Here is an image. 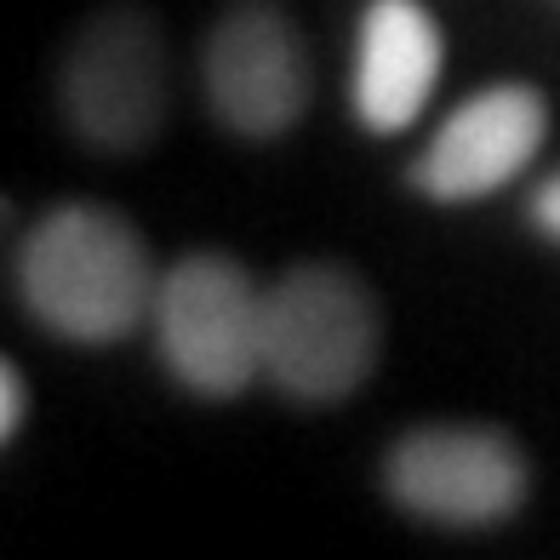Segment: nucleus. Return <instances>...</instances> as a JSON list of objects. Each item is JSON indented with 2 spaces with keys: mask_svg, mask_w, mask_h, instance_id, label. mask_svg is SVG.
<instances>
[{
  "mask_svg": "<svg viewBox=\"0 0 560 560\" xmlns=\"http://www.w3.org/2000/svg\"><path fill=\"white\" fill-rule=\"evenodd\" d=\"M384 320L354 269L298 264L264 292V377L298 406H332L377 366Z\"/></svg>",
  "mask_w": 560,
  "mask_h": 560,
  "instance_id": "2",
  "label": "nucleus"
},
{
  "mask_svg": "<svg viewBox=\"0 0 560 560\" xmlns=\"http://www.w3.org/2000/svg\"><path fill=\"white\" fill-rule=\"evenodd\" d=\"M58 109L69 132L104 155L155 143L172 109L161 23L143 7H104L86 18L58 69Z\"/></svg>",
  "mask_w": 560,
  "mask_h": 560,
  "instance_id": "4",
  "label": "nucleus"
},
{
  "mask_svg": "<svg viewBox=\"0 0 560 560\" xmlns=\"http://www.w3.org/2000/svg\"><path fill=\"white\" fill-rule=\"evenodd\" d=\"M200 74H207L218 120L235 138H280L310 104L303 40L287 23V12L269 7V0H241L218 18Z\"/></svg>",
  "mask_w": 560,
  "mask_h": 560,
  "instance_id": "6",
  "label": "nucleus"
},
{
  "mask_svg": "<svg viewBox=\"0 0 560 560\" xmlns=\"http://www.w3.org/2000/svg\"><path fill=\"white\" fill-rule=\"evenodd\" d=\"M549 109L521 81H498L457 104L412 166V184L435 200H480L521 177L544 143Z\"/></svg>",
  "mask_w": 560,
  "mask_h": 560,
  "instance_id": "7",
  "label": "nucleus"
},
{
  "mask_svg": "<svg viewBox=\"0 0 560 560\" xmlns=\"http://www.w3.org/2000/svg\"><path fill=\"white\" fill-rule=\"evenodd\" d=\"M23 412H30V389H23V372L7 361L0 366V441H12L23 429Z\"/></svg>",
  "mask_w": 560,
  "mask_h": 560,
  "instance_id": "9",
  "label": "nucleus"
},
{
  "mask_svg": "<svg viewBox=\"0 0 560 560\" xmlns=\"http://www.w3.org/2000/svg\"><path fill=\"white\" fill-rule=\"evenodd\" d=\"M155 343L189 395L235 400L264 377V287L223 252H189L161 275Z\"/></svg>",
  "mask_w": 560,
  "mask_h": 560,
  "instance_id": "3",
  "label": "nucleus"
},
{
  "mask_svg": "<svg viewBox=\"0 0 560 560\" xmlns=\"http://www.w3.org/2000/svg\"><path fill=\"white\" fill-rule=\"evenodd\" d=\"M441 63V23L418 0H372L354 52V115L366 132H406L435 97Z\"/></svg>",
  "mask_w": 560,
  "mask_h": 560,
  "instance_id": "8",
  "label": "nucleus"
},
{
  "mask_svg": "<svg viewBox=\"0 0 560 560\" xmlns=\"http://www.w3.org/2000/svg\"><path fill=\"white\" fill-rule=\"evenodd\" d=\"M532 223L560 241V172L549 177V184H538V195H532Z\"/></svg>",
  "mask_w": 560,
  "mask_h": 560,
  "instance_id": "10",
  "label": "nucleus"
},
{
  "mask_svg": "<svg viewBox=\"0 0 560 560\" xmlns=\"http://www.w3.org/2000/svg\"><path fill=\"white\" fill-rule=\"evenodd\" d=\"M384 487L400 509L435 526H498L526 498L521 446L487 423H423L389 446Z\"/></svg>",
  "mask_w": 560,
  "mask_h": 560,
  "instance_id": "5",
  "label": "nucleus"
},
{
  "mask_svg": "<svg viewBox=\"0 0 560 560\" xmlns=\"http://www.w3.org/2000/svg\"><path fill=\"white\" fill-rule=\"evenodd\" d=\"M18 292L63 343H120L155 320L161 275L132 223L109 207H52L18 246Z\"/></svg>",
  "mask_w": 560,
  "mask_h": 560,
  "instance_id": "1",
  "label": "nucleus"
}]
</instances>
